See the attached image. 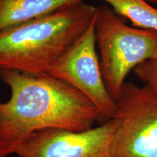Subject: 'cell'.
<instances>
[{"instance_id": "6da1fadb", "label": "cell", "mask_w": 157, "mask_h": 157, "mask_svg": "<svg viewBox=\"0 0 157 157\" xmlns=\"http://www.w3.org/2000/svg\"><path fill=\"white\" fill-rule=\"evenodd\" d=\"M0 78L11 92L9 101L0 102V143L13 154L17 143L39 131L81 132L105 121L81 92L50 74L1 70Z\"/></svg>"}, {"instance_id": "7a4b0ae2", "label": "cell", "mask_w": 157, "mask_h": 157, "mask_svg": "<svg viewBox=\"0 0 157 157\" xmlns=\"http://www.w3.org/2000/svg\"><path fill=\"white\" fill-rule=\"evenodd\" d=\"M84 2L0 31V71L50 74L93 21Z\"/></svg>"}, {"instance_id": "3957f363", "label": "cell", "mask_w": 157, "mask_h": 157, "mask_svg": "<svg viewBox=\"0 0 157 157\" xmlns=\"http://www.w3.org/2000/svg\"><path fill=\"white\" fill-rule=\"evenodd\" d=\"M126 21L106 5L96 7L95 35L100 63L108 91L116 102L129 72L157 49L156 31L129 26Z\"/></svg>"}, {"instance_id": "277c9868", "label": "cell", "mask_w": 157, "mask_h": 157, "mask_svg": "<svg viewBox=\"0 0 157 157\" xmlns=\"http://www.w3.org/2000/svg\"><path fill=\"white\" fill-rule=\"evenodd\" d=\"M117 104L111 157H157V93L125 82Z\"/></svg>"}, {"instance_id": "5b68a950", "label": "cell", "mask_w": 157, "mask_h": 157, "mask_svg": "<svg viewBox=\"0 0 157 157\" xmlns=\"http://www.w3.org/2000/svg\"><path fill=\"white\" fill-rule=\"evenodd\" d=\"M50 75L81 92L99 110L105 121L114 117L117 104L108 91L102 74L96 51L95 17Z\"/></svg>"}, {"instance_id": "8992f818", "label": "cell", "mask_w": 157, "mask_h": 157, "mask_svg": "<svg viewBox=\"0 0 157 157\" xmlns=\"http://www.w3.org/2000/svg\"><path fill=\"white\" fill-rule=\"evenodd\" d=\"M118 123L113 117L81 132L60 129L39 131L17 143L14 154L18 157H111V142Z\"/></svg>"}, {"instance_id": "52a82bcc", "label": "cell", "mask_w": 157, "mask_h": 157, "mask_svg": "<svg viewBox=\"0 0 157 157\" xmlns=\"http://www.w3.org/2000/svg\"><path fill=\"white\" fill-rule=\"evenodd\" d=\"M85 0H0V31Z\"/></svg>"}, {"instance_id": "ba28073f", "label": "cell", "mask_w": 157, "mask_h": 157, "mask_svg": "<svg viewBox=\"0 0 157 157\" xmlns=\"http://www.w3.org/2000/svg\"><path fill=\"white\" fill-rule=\"evenodd\" d=\"M117 15L131 21L133 27L157 32V8L146 0H101Z\"/></svg>"}, {"instance_id": "9c48e42d", "label": "cell", "mask_w": 157, "mask_h": 157, "mask_svg": "<svg viewBox=\"0 0 157 157\" xmlns=\"http://www.w3.org/2000/svg\"><path fill=\"white\" fill-rule=\"evenodd\" d=\"M133 71L145 85L157 93V49L154 56L138 65Z\"/></svg>"}, {"instance_id": "30bf717a", "label": "cell", "mask_w": 157, "mask_h": 157, "mask_svg": "<svg viewBox=\"0 0 157 157\" xmlns=\"http://www.w3.org/2000/svg\"><path fill=\"white\" fill-rule=\"evenodd\" d=\"M10 154H13L11 149L6 145L0 143V157H6Z\"/></svg>"}, {"instance_id": "8fae6325", "label": "cell", "mask_w": 157, "mask_h": 157, "mask_svg": "<svg viewBox=\"0 0 157 157\" xmlns=\"http://www.w3.org/2000/svg\"><path fill=\"white\" fill-rule=\"evenodd\" d=\"M148 1L151 2H153V3H156V4H157V0H148Z\"/></svg>"}]
</instances>
